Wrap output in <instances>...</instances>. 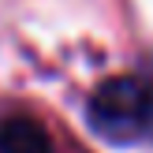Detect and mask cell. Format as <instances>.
Masks as SVG:
<instances>
[{
  "label": "cell",
  "mask_w": 153,
  "mask_h": 153,
  "mask_svg": "<svg viewBox=\"0 0 153 153\" xmlns=\"http://www.w3.org/2000/svg\"><path fill=\"white\" fill-rule=\"evenodd\" d=\"M149 108H153V86L134 75H120L97 86V94L90 97L86 120L105 142L123 146V142L149 134Z\"/></svg>",
  "instance_id": "cell-1"
},
{
  "label": "cell",
  "mask_w": 153,
  "mask_h": 153,
  "mask_svg": "<svg viewBox=\"0 0 153 153\" xmlns=\"http://www.w3.org/2000/svg\"><path fill=\"white\" fill-rule=\"evenodd\" d=\"M0 153H52V142L30 116H11L0 123Z\"/></svg>",
  "instance_id": "cell-2"
},
{
  "label": "cell",
  "mask_w": 153,
  "mask_h": 153,
  "mask_svg": "<svg viewBox=\"0 0 153 153\" xmlns=\"http://www.w3.org/2000/svg\"><path fill=\"white\" fill-rule=\"evenodd\" d=\"M149 86H153V82H149ZM149 134H153V108H149Z\"/></svg>",
  "instance_id": "cell-3"
}]
</instances>
